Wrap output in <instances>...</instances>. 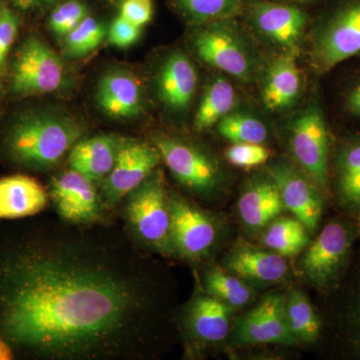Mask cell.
Returning <instances> with one entry per match:
<instances>
[{
    "mask_svg": "<svg viewBox=\"0 0 360 360\" xmlns=\"http://www.w3.org/2000/svg\"><path fill=\"white\" fill-rule=\"evenodd\" d=\"M302 77L293 54H284L270 65L262 89V101L269 110L290 108L298 96Z\"/></svg>",
    "mask_w": 360,
    "mask_h": 360,
    "instance_id": "603a6c76",
    "label": "cell"
},
{
    "mask_svg": "<svg viewBox=\"0 0 360 360\" xmlns=\"http://www.w3.org/2000/svg\"><path fill=\"white\" fill-rule=\"evenodd\" d=\"M250 16L258 32L286 49H295L307 22V14L297 7L259 0L250 4Z\"/></svg>",
    "mask_w": 360,
    "mask_h": 360,
    "instance_id": "2e32d148",
    "label": "cell"
},
{
    "mask_svg": "<svg viewBox=\"0 0 360 360\" xmlns=\"http://www.w3.org/2000/svg\"><path fill=\"white\" fill-rule=\"evenodd\" d=\"M219 134L232 143H259L267 139L266 127L262 120L243 113H229L217 123Z\"/></svg>",
    "mask_w": 360,
    "mask_h": 360,
    "instance_id": "f1b7e54d",
    "label": "cell"
},
{
    "mask_svg": "<svg viewBox=\"0 0 360 360\" xmlns=\"http://www.w3.org/2000/svg\"><path fill=\"white\" fill-rule=\"evenodd\" d=\"M108 35L111 44L117 47H127L139 39L141 27L120 15L113 21Z\"/></svg>",
    "mask_w": 360,
    "mask_h": 360,
    "instance_id": "e575fe53",
    "label": "cell"
},
{
    "mask_svg": "<svg viewBox=\"0 0 360 360\" xmlns=\"http://www.w3.org/2000/svg\"><path fill=\"white\" fill-rule=\"evenodd\" d=\"M236 340L240 345H295L285 315V296H265L238 321Z\"/></svg>",
    "mask_w": 360,
    "mask_h": 360,
    "instance_id": "9a60e30c",
    "label": "cell"
},
{
    "mask_svg": "<svg viewBox=\"0 0 360 360\" xmlns=\"http://www.w3.org/2000/svg\"><path fill=\"white\" fill-rule=\"evenodd\" d=\"M125 232L141 250L174 257L169 191L165 174L156 168L122 200Z\"/></svg>",
    "mask_w": 360,
    "mask_h": 360,
    "instance_id": "3957f363",
    "label": "cell"
},
{
    "mask_svg": "<svg viewBox=\"0 0 360 360\" xmlns=\"http://www.w3.org/2000/svg\"><path fill=\"white\" fill-rule=\"evenodd\" d=\"M122 141L115 134L82 139L68 153V165L94 184H101L112 170Z\"/></svg>",
    "mask_w": 360,
    "mask_h": 360,
    "instance_id": "ac0fdd59",
    "label": "cell"
},
{
    "mask_svg": "<svg viewBox=\"0 0 360 360\" xmlns=\"http://www.w3.org/2000/svg\"><path fill=\"white\" fill-rule=\"evenodd\" d=\"M338 175L341 198L360 208V139L348 144L340 153Z\"/></svg>",
    "mask_w": 360,
    "mask_h": 360,
    "instance_id": "83f0119b",
    "label": "cell"
},
{
    "mask_svg": "<svg viewBox=\"0 0 360 360\" xmlns=\"http://www.w3.org/2000/svg\"><path fill=\"white\" fill-rule=\"evenodd\" d=\"M328 143L323 112L319 104H309L292 123L290 148L298 167L319 191L328 188Z\"/></svg>",
    "mask_w": 360,
    "mask_h": 360,
    "instance_id": "ba28073f",
    "label": "cell"
},
{
    "mask_svg": "<svg viewBox=\"0 0 360 360\" xmlns=\"http://www.w3.org/2000/svg\"><path fill=\"white\" fill-rule=\"evenodd\" d=\"M262 243L284 257H295L309 245V231L295 217H281L270 222Z\"/></svg>",
    "mask_w": 360,
    "mask_h": 360,
    "instance_id": "d4e9b609",
    "label": "cell"
},
{
    "mask_svg": "<svg viewBox=\"0 0 360 360\" xmlns=\"http://www.w3.org/2000/svg\"><path fill=\"white\" fill-rule=\"evenodd\" d=\"M355 315H356V322L357 326H359V333L360 335V295L359 297V302H357L356 314H355Z\"/></svg>",
    "mask_w": 360,
    "mask_h": 360,
    "instance_id": "ab89813d",
    "label": "cell"
},
{
    "mask_svg": "<svg viewBox=\"0 0 360 360\" xmlns=\"http://www.w3.org/2000/svg\"><path fill=\"white\" fill-rule=\"evenodd\" d=\"M201 288L232 309L245 307L252 298V290L245 281L219 266L206 270Z\"/></svg>",
    "mask_w": 360,
    "mask_h": 360,
    "instance_id": "484cf974",
    "label": "cell"
},
{
    "mask_svg": "<svg viewBox=\"0 0 360 360\" xmlns=\"http://www.w3.org/2000/svg\"><path fill=\"white\" fill-rule=\"evenodd\" d=\"M269 158V149L259 143H233L226 151L227 160L241 168L259 167Z\"/></svg>",
    "mask_w": 360,
    "mask_h": 360,
    "instance_id": "d6a6232c",
    "label": "cell"
},
{
    "mask_svg": "<svg viewBox=\"0 0 360 360\" xmlns=\"http://www.w3.org/2000/svg\"><path fill=\"white\" fill-rule=\"evenodd\" d=\"M49 195L37 180L18 174L0 179V219H20L41 212Z\"/></svg>",
    "mask_w": 360,
    "mask_h": 360,
    "instance_id": "44dd1931",
    "label": "cell"
},
{
    "mask_svg": "<svg viewBox=\"0 0 360 360\" xmlns=\"http://www.w3.org/2000/svg\"><path fill=\"white\" fill-rule=\"evenodd\" d=\"M158 94L169 110H186L193 101L198 84L195 68L186 53L174 51L161 66Z\"/></svg>",
    "mask_w": 360,
    "mask_h": 360,
    "instance_id": "ffe728a7",
    "label": "cell"
},
{
    "mask_svg": "<svg viewBox=\"0 0 360 360\" xmlns=\"http://www.w3.org/2000/svg\"><path fill=\"white\" fill-rule=\"evenodd\" d=\"M224 269L245 281L272 284L283 281L290 266L285 257L269 248L238 245L224 257Z\"/></svg>",
    "mask_w": 360,
    "mask_h": 360,
    "instance_id": "e0dca14e",
    "label": "cell"
},
{
    "mask_svg": "<svg viewBox=\"0 0 360 360\" xmlns=\"http://www.w3.org/2000/svg\"><path fill=\"white\" fill-rule=\"evenodd\" d=\"M193 46L201 60L238 79L252 77V54L229 20L212 21L196 33Z\"/></svg>",
    "mask_w": 360,
    "mask_h": 360,
    "instance_id": "9c48e42d",
    "label": "cell"
},
{
    "mask_svg": "<svg viewBox=\"0 0 360 360\" xmlns=\"http://www.w3.org/2000/svg\"><path fill=\"white\" fill-rule=\"evenodd\" d=\"M14 6L21 11H30L41 4L42 0H11Z\"/></svg>",
    "mask_w": 360,
    "mask_h": 360,
    "instance_id": "f35d334b",
    "label": "cell"
},
{
    "mask_svg": "<svg viewBox=\"0 0 360 360\" xmlns=\"http://www.w3.org/2000/svg\"><path fill=\"white\" fill-rule=\"evenodd\" d=\"M288 326L297 342L311 343L319 338L321 323L309 298L302 291H291L285 297Z\"/></svg>",
    "mask_w": 360,
    "mask_h": 360,
    "instance_id": "4316f807",
    "label": "cell"
},
{
    "mask_svg": "<svg viewBox=\"0 0 360 360\" xmlns=\"http://www.w3.org/2000/svg\"><path fill=\"white\" fill-rule=\"evenodd\" d=\"M84 131L82 123L73 116L51 110H27L7 125L1 148L14 165L47 172L58 167Z\"/></svg>",
    "mask_w": 360,
    "mask_h": 360,
    "instance_id": "7a4b0ae2",
    "label": "cell"
},
{
    "mask_svg": "<svg viewBox=\"0 0 360 360\" xmlns=\"http://www.w3.org/2000/svg\"><path fill=\"white\" fill-rule=\"evenodd\" d=\"M347 108L350 112L360 116V82L350 90L347 96Z\"/></svg>",
    "mask_w": 360,
    "mask_h": 360,
    "instance_id": "8d00e7d4",
    "label": "cell"
},
{
    "mask_svg": "<svg viewBox=\"0 0 360 360\" xmlns=\"http://www.w3.org/2000/svg\"><path fill=\"white\" fill-rule=\"evenodd\" d=\"M283 198L284 207L307 227L309 233L316 231L322 214L321 191L302 172L278 161L267 167Z\"/></svg>",
    "mask_w": 360,
    "mask_h": 360,
    "instance_id": "5bb4252c",
    "label": "cell"
},
{
    "mask_svg": "<svg viewBox=\"0 0 360 360\" xmlns=\"http://www.w3.org/2000/svg\"><path fill=\"white\" fill-rule=\"evenodd\" d=\"M236 101L234 87L229 80L217 77L207 87L194 117V129L203 131L217 124L231 113Z\"/></svg>",
    "mask_w": 360,
    "mask_h": 360,
    "instance_id": "cb8c5ba5",
    "label": "cell"
},
{
    "mask_svg": "<svg viewBox=\"0 0 360 360\" xmlns=\"http://www.w3.org/2000/svg\"><path fill=\"white\" fill-rule=\"evenodd\" d=\"M2 7H4V6H2L1 0H0V11H1Z\"/></svg>",
    "mask_w": 360,
    "mask_h": 360,
    "instance_id": "b9f144b4",
    "label": "cell"
},
{
    "mask_svg": "<svg viewBox=\"0 0 360 360\" xmlns=\"http://www.w3.org/2000/svg\"><path fill=\"white\" fill-rule=\"evenodd\" d=\"M108 32L103 23L87 15L65 37V51L70 58H82L103 44Z\"/></svg>",
    "mask_w": 360,
    "mask_h": 360,
    "instance_id": "f546056e",
    "label": "cell"
},
{
    "mask_svg": "<svg viewBox=\"0 0 360 360\" xmlns=\"http://www.w3.org/2000/svg\"><path fill=\"white\" fill-rule=\"evenodd\" d=\"M360 54V2L336 11L317 34L314 46L315 65L333 70L342 61Z\"/></svg>",
    "mask_w": 360,
    "mask_h": 360,
    "instance_id": "8fae6325",
    "label": "cell"
},
{
    "mask_svg": "<svg viewBox=\"0 0 360 360\" xmlns=\"http://www.w3.org/2000/svg\"><path fill=\"white\" fill-rule=\"evenodd\" d=\"M179 4L193 20L212 22L236 15L240 11L241 0H179Z\"/></svg>",
    "mask_w": 360,
    "mask_h": 360,
    "instance_id": "4dcf8cb0",
    "label": "cell"
},
{
    "mask_svg": "<svg viewBox=\"0 0 360 360\" xmlns=\"http://www.w3.org/2000/svg\"><path fill=\"white\" fill-rule=\"evenodd\" d=\"M20 18L8 7L0 11V66L4 65L11 46L18 37Z\"/></svg>",
    "mask_w": 360,
    "mask_h": 360,
    "instance_id": "836d02e7",
    "label": "cell"
},
{
    "mask_svg": "<svg viewBox=\"0 0 360 360\" xmlns=\"http://www.w3.org/2000/svg\"><path fill=\"white\" fill-rule=\"evenodd\" d=\"M14 359H15V354H14L13 347L0 335V360H11Z\"/></svg>",
    "mask_w": 360,
    "mask_h": 360,
    "instance_id": "74e56055",
    "label": "cell"
},
{
    "mask_svg": "<svg viewBox=\"0 0 360 360\" xmlns=\"http://www.w3.org/2000/svg\"><path fill=\"white\" fill-rule=\"evenodd\" d=\"M359 232H360V226H359Z\"/></svg>",
    "mask_w": 360,
    "mask_h": 360,
    "instance_id": "7bdbcfd3",
    "label": "cell"
},
{
    "mask_svg": "<svg viewBox=\"0 0 360 360\" xmlns=\"http://www.w3.org/2000/svg\"><path fill=\"white\" fill-rule=\"evenodd\" d=\"M153 144L176 181L191 193L210 198L222 188L221 167L205 149L167 135L155 136Z\"/></svg>",
    "mask_w": 360,
    "mask_h": 360,
    "instance_id": "277c9868",
    "label": "cell"
},
{
    "mask_svg": "<svg viewBox=\"0 0 360 360\" xmlns=\"http://www.w3.org/2000/svg\"><path fill=\"white\" fill-rule=\"evenodd\" d=\"M160 161V151L155 144L122 137L112 170L99 188L105 212L122 205L125 196L158 168Z\"/></svg>",
    "mask_w": 360,
    "mask_h": 360,
    "instance_id": "52a82bcc",
    "label": "cell"
},
{
    "mask_svg": "<svg viewBox=\"0 0 360 360\" xmlns=\"http://www.w3.org/2000/svg\"><path fill=\"white\" fill-rule=\"evenodd\" d=\"M49 198L61 221L73 225L103 222L105 210L99 189L94 182L71 168L52 177Z\"/></svg>",
    "mask_w": 360,
    "mask_h": 360,
    "instance_id": "30bf717a",
    "label": "cell"
},
{
    "mask_svg": "<svg viewBox=\"0 0 360 360\" xmlns=\"http://www.w3.org/2000/svg\"><path fill=\"white\" fill-rule=\"evenodd\" d=\"M232 309L200 288L180 315V326L186 340L196 347L224 341L231 330Z\"/></svg>",
    "mask_w": 360,
    "mask_h": 360,
    "instance_id": "4fadbf2b",
    "label": "cell"
},
{
    "mask_svg": "<svg viewBox=\"0 0 360 360\" xmlns=\"http://www.w3.org/2000/svg\"><path fill=\"white\" fill-rule=\"evenodd\" d=\"M153 13V0H124L120 15L141 28L151 20Z\"/></svg>",
    "mask_w": 360,
    "mask_h": 360,
    "instance_id": "d590c367",
    "label": "cell"
},
{
    "mask_svg": "<svg viewBox=\"0 0 360 360\" xmlns=\"http://www.w3.org/2000/svg\"><path fill=\"white\" fill-rule=\"evenodd\" d=\"M65 63L49 44L37 37H28L16 52L11 71L14 96L51 94L65 84Z\"/></svg>",
    "mask_w": 360,
    "mask_h": 360,
    "instance_id": "8992f818",
    "label": "cell"
},
{
    "mask_svg": "<svg viewBox=\"0 0 360 360\" xmlns=\"http://www.w3.org/2000/svg\"><path fill=\"white\" fill-rule=\"evenodd\" d=\"M125 231L49 224L0 240V335L39 360H143L163 290Z\"/></svg>",
    "mask_w": 360,
    "mask_h": 360,
    "instance_id": "6da1fadb",
    "label": "cell"
},
{
    "mask_svg": "<svg viewBox=\"0 0 360 360\" xmlns=\"http://www.w3.org/2000/svg\"><path fill=\"white\" fill-rule=\"evenodd\" d=\"M284 205L274 180H251L241 193L238 203L239 217L251 231H260L283 212Z\"/></svg>",
    "mask_w": 360,
    "mask_h": 360,
    "instance_id": "7402d4cb",
    "label": "cell"
},
{
    "mask_svg": "<svg viewBox=\"0 0 360 360\" xmlns=\"http://www.w3.org/2000/svg\"><path fill=\"white\" fill-rule=\"evenodd\" d=\"M350 245V233L345 224H326L302 258V269L309 283L319 288H328L345 264Z\"/></svg>",
    "mask_w": 360,
    "mask_h": 360,
    "instance_id": "7c38bea8",
    "label": "cell"
},
{
    "mask_svg": "<svg viewBox=\"0 0 360 360\" xmlns=\"http://www.w3.org/2000/svg\"><path fill=\"white\" fill-rule=\"evenodd\" d=\"M63 1V0H42V2H45L47 4H56V2Z\"/></svg>",
    "mask_w": 360,
    "mask_h": 360,
    "instance_id": "60d3db41",
    "label": "cell"
},
{
    "mask_svg": "<svg viewBox=\"0 0 360 360\" xmlns=\"http://www.w3.org/2000/svg\"><path fill=\"white\" fill-rule=\"evenodd\" d=\"M169 205L174 257L191 262L210 257L220 236L217 219L174 191H169Z\"/></svg>",
    "mask_w": 360,
    "mask_h": 360,
    "instance_id": "5b68a950",
    "label": "cell"
},
{
    "mask_svg": "<svg viewBox=\"0 0 360 360\" xmlns=\"http://www.w3.org/2000/svg\"><path fill=\"white\" fill-rule=\"evenodd\" d=\"M96 97L99 108L111 118L127 120L141 113V85L127 71L118 70L105 73L97 85Z\"/></svg>",
    "mask_w": 360,
    "mask_h": 360,
    "instance_id": "d6986e66",
    "label": "cell"
},
{
    "mask_svg": "<svg viewBox=\"0 0 360 360\" xmlns=\"http://www.w3.org/2000/svg\"><path fill=\"white\" fill-rule=\"evenodd\" d=\"M87 16V8L79 0H68L59 4L49 18V27L58 37H65Z\"/></svg>",
    "mask_w": 360,
    "mask_h": 360,
    "instance_id": "1f68e13d",
    "label": "cell"
}]
</instances>
